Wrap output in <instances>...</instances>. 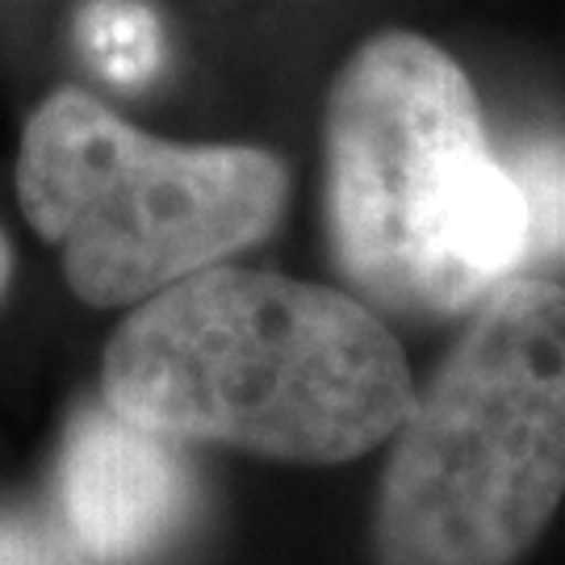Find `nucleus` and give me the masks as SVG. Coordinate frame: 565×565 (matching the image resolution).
I'll use <instances>...</instances> for the list:
<instances>
[{"label":"nucleus","mask_w":565,"mask_h":565,"mask_svg":"<svg viewBox=\"0 0 565 565\" xmlns=\"http://www.w3.org/2000/svg\"><path fill=\"white\" fill-rule=\"evenodd\" d=\"M81 42L93 67L118 84L156 76L163 55L160 18L142 0H93L81 13Z\"/></svg>","instance_id":"obj_6"},{"label":"nucleus","mask_w":565,"mask_h":565,"mask_svg":"<svg viewBox=\"0 0 565 565\" xmlns=\"http://www.w3.org/2000/svg\"><path fill=\"white\" fill-rule=\"evenodd\" d=\"M102 403L181 448L343 465L394 436L415 373L356 294L218 264L121 319Z\"/></svg>","instance_id":"obj_1"},{"label":"nucleus","mask_w":565,"mask_h":565,"mask_svg":"<svg viewBox=\"0 0 565 565\" xmlns=\"http://www.w3.org/2000/svg\"><path fill=\"white\" fill-rule=\"evenodd\" d=\"M18 202L60 247L81 302L135 310L268 239L289 205V168L252 142L147 135L67 84L25 118Z\"/></svg>","instance_id":"obj_4"},{"label":"nucleus","mask_w":565,"mask_h":565,"mask_svg":"<svg viewBox=\"0 0 565 565\" xmlns=\"http://www.w3.org/2000/svg\"><path fill=\"white\" fill-rule=\"evenodd\" d=\"M9 285H13V247H9L4 226H0V302L9 298Z\"/></svg>","instance_id":"obj_9"},{"label":"nucleus","mask_w":565,"mask_h":565,"mask_svg":"<svg viewBox=\"0 0 565 565\" xmlns=\"http://www.w3.org/2000/svg\"><path fill=\"white\" fill-rule=\"evenodd\" d=\"M55 507L63 536L88 565H151L181 545L198 511V473L181 445L97 398L63 427Z\"/></svg>","instance_id":"obj_5"},{"label":"nucleus","mask_w":565,"mask_h":565,"mask_svg":"<svg viewBox=\"0 0 565 565\" xmlns=\"http://www.w3.org/2000/svg\"><path fill=\"white\" fill-rule=\"evenodd\" d=\"M527 205V264L565 260V139L532 135L503 151Z\"/></svg>","instance_id":"obj_7"},{"label":"nucleus","mask_w":565,"mask_h":565,"mask_svg":"<svg viewBox=\"0 0 565 565\" xmlns=\"http://www.w3.org/2000/svg\"><path fill=\"white\" fill-rule=\"evenodd\" d=\"M323 218L361 302L448 319L527 268V205L478 93L415 30L364 39L327 88Z\"/></svg>","instance_id":"obj_2"},{"label":"nucleus","mask_w":565,"mask_h":565,"mask_svg":"<svg viewBox=\"0 0 565 565\" xmlns=\"http://www.w3.org/2000/svg\"><path fill=\"white\" fill-rule=\"evenodd\" d=\"M0 565H88L60 524L0 507Z\"/></svg>","instance_id":"obj_8"},{"label":"nucleus","mask_w":565,"mask_h":565,"mask_svg":"<svg viewBox=\"0 0 565 565\" xmlns=\"http://www.w3.org/2000/svg\"><path fill=\"white\" fill-rule=\"evenodd\" d=\"M385 445L369 562H520L565 499V285L486 294Z\"/></svg>","instance_id":"obj_3"}]
</instances>
